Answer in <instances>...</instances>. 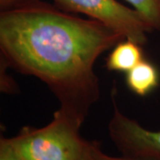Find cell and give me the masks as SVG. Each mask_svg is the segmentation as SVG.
Masks as SVG:
<instances>
[{
	"label": "cell",
	"instance_id": "1",
	"mask_svg": "<svg viewBox=\"0 0 160 160\" xmlns=\"http://www.w3.org/2000/svg\"><path fill=\"white\" fill-rule=\"evenodd\" d=\"M123 39L100 22L40 0L0 12L1 60L44 82L60 109L83 120L100 97L94 64Z\"/></svg>",
	"mask_w": 160,
	"mask_h": 160
},
{
	"label": "cell",
	"instance_id": "2",
	"mask_svg": "<svg viewBox=\"0 0 160 160\" xmlns=\"http://www.w3.org/2000/svg\"><path fill=\"white\" fill-rule=\"evenodd\" d=\"M84 121L59 108L48 125L24 126L10 141L23 160H84L89 143L80 135Z\"/></svg>",
	"mask_w": 160,
	"mask_h": 160
},
{
	"label": "cell",
	"instance_id": "3",
	"mask_svg": "<svg viewBox=\"0 0 160 160\" xmlns=\"http://www.w3.org/2000/svg\"><path fill=\"white\" fill-rule=\"evenodd\" d=\"M53 5L70 13H82L114 29L125 39L144 46L153 30L133 8L117 0H52Z\"/></svg>",
	"mask_w": 160,
	"mask_h": 160
},
{
	"label": "cell",
	"instance_id": "4",
	"mask_svg": "<svg viewBox=\"0 0 160 160\" xmlns=\"http://www.w3.org/2000/svg\"><path fill=\"white\" fill-rule=\"evenodd\" d=\"M114 111L109 123V134L123 156L149 158L160 160V131L144 128L136 120L122 113L111 92Z\"/></svg>",
	"mask_w": 160,
	"mask_h": 160
},
{
	"label": "cell",
	"instance_id": "5",
	"mask_svg": "<svg viewBox=\"0 0 160 160\" xmlns=\"http://www.w3.org/2000/svg\"><path fill=\"white\" fill-rule=\"evenodd\" d=\"M143 59L142 46L128 39H123L113 46L106 59V68L110 71L128 72Z\"/></svg>",
	"mask_w": 160,
	"mask_h": 160
},
{
	"label": "cell",
	"instance_id": "6",
	"mask_svg": "<svg viewBox=\"0 0 160 160\" xmlns=\"http://www.w3.org/2000/svg\"><path fill=\"white\" fill-rule=\"evenodd\" d=\"M126 82L128 88L133 93L145 96L158 86L159 73L154 64L143 59L126 72Z\"/></svg>",
	"mask_w": 160,
	"mask_h": 160
},
{
	"label": "cell",
	"instance_id": "7",
	"mask_svg": "<svg viewBox=\"0 0 160 160\" xmlns=\"http://www.w3.org/2000/svg\"><path fill=\"white\" fill-rule=\"evenodd\" d=\"M142 16L152 30L160 31V0H125Z\"/></svg>",
	"mask_w": 160,
	"mask_h": 160
},
{
	"label": "cell",
	"instance_id": "8",
	"mask_svg": "<svg viewBox=\"0 0 160 160\" xmlns=\"http://www.w3.org/2000/svg\"><path fill=\"white\" fill-rule=\"evenodd\" d=\"M84 160H159L149 158H137V157H112L105 154L101 149L100 143L96 141H89Z\"/></svg>",
	"mask_w": 160,
	"mask_h": 160
},
{
	"label": "cell",
	"instance_id": "9",
	"mask_svg": "<svg viewBox=\"0 0 160 160\" xmlns=\"http://www.w3.org/2000/svg\"><path fill=\"white\" fill-rule=\"evenodd\" d=\"M0 160H23L13 148L10 138H0Z\"/></svg>",
	"mask_w": 160,
	"mask_h": 160
},
{
	"label": "cell",
	"instance_id": "10",
	"mask_svg": "<svg viewBox=\"0 0 160 160\" xmlns=\"http://www.w3.org/2000/svg\"><path fill=\"white\" fill-rule=\"evenodd\" d=\"M30 0H0V9L1 11H5L13 8L15 6H20L23 3H26Z\"/></svg>",
	"mask_w": 160,
	"mask_h": 160
}]
</instances>
